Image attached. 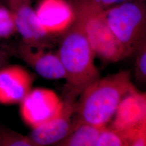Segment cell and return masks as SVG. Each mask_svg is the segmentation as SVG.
<instances>
[{
    "label": "cell",
    "instance_id": "6da1fadb",
    "mask_svg": "<svg viewBox=\"0 0 146 146\" xmlns=\"http://www.w3.org/2000/svg\"><path fill=\"white\" fill-rule=\"evenodd\" d=\"M134 88L128 71L98 78L81 93L74 121L99 127L107 126L122 101Z\"/></svg>",
    "mask_w": 146,
    "mask_h": 146
},
{
    "label": "cell",
    "instance_id": "7a4b0ae2",
    "mask_svg": "<svg viewBox=\"0 0 146 146\" xmlns=\"http://www.w3.org/2000/svg\"><path fill=\"white\" fill-rule=\"evenodd\" d=\"M58 54L66 74L67 94L78 96L100 78L96 55L76 19L64 33Z\"/></svg>",
    "mask_w": 146,
    "mask_h": 146
},
{
    "label": "cell",
    "instance_id": "3957f363",
    "mask_svg": "<svg viewBox=\"0 0 146 146\" xmlns=\"http://www.w3.org/2000/svg\"><path fill=\"white\" fill-rule=\"evenodd\" d=\"M75 19L81 23L95 55L108 62H117L127 56L98 7L89 2H72Z\"/></svg>",
    "mask_w": 146,
    "mask_h": 146
},
{
    "label": "cell",
    "instance_id": "277c9868",
    "mask_svg": "<svg viewBox=\"0 0 146 146\" xmlns=\"http://www.w3.org/2000/svg\"><path fill=\"white\" fill-rule=\"evenodd\" d=\"M103 14L110 29L128 55L135 48L143 31L141 9L133 3L123 2Z\"/></svg>",
    "mask_w": 146,
    "mask_h": 146
},
{
    "label": "cell",
    "instance_id": "5b68a950",
    "mask_svg": "<svg viewBox=\"0 0 146 146\" xmlns=\"http://www.w3.org/2000/svg\"><path fill=\"white\" fill-rule=\"evenodd\" d=\"M63 107V101L51 89L37 88L31 89L20 103L21 118L32 129L54 119Z\"/></svg>",
    "mask_w": 146,
    "mask_h": 146
},
{
    "label": "cell",
    "instance_id": "8992f818",
    "mask_svg": "<svg viewBox=\"0 0 146 146\" xmlns=\"http://www.w3.org/2000/svg\"><path fill=\"white\" fill-rule=\"evenodd\" d=\"M76 98L67 94L61 113L46 123L33 129L29 137L35 146L58 144L70 134L74 125L72 118L76 110Z\"/></svg>",
    "mask_w": 146,
    "mask_h": 146
},
{
    "label": "cell",
    "instance_id": "52a82bcc",
    "mask_svg": "<svg viewBox=\"0 0 146 146\" xmlns=\"http://www.w3.org/2000/svg\"><path fill=\"white\" fill-rule=\"evenodd\" d=\"M35 12L40 26L50 36L64 34L75 19L69 0H40Z\"/></svg>",
    "mask_w": 146,
    "mask_h": 146
},
{
    "label": "cell",
    "instance_id": "ba28073f",
    "mask_svg": "<svg viewBox=\"0 0 146 146\" xmlns=\"http://www.w3.org/2000/svg\"><path fill=\"white\" fill-rule=\"evenodd\" d=\"M33 80L31 74L20 66L0 69V104H20L31 90Z\"/></svg>",
    "mask_w": 146,
    "mask_h": 146
},
{
    "label": "cell",
    "instance_id": "9c48e42d",
    "mask_svg": "<svg viewBox=\"0 0 146 146\" xmlns=\"http://www.w3.org/2000/svg\"><path fill=\"white\" fill-rule=\"evenodd\" d=\"M31 0H22L9 9L14 16L17 31L20 34L24 43L34 48L47 47L50 36L40 26Z\"/></svg>",
    "mask_w": 146,
    "mask_h": 146
},
{
    "label": "cell",
    "instance_id": "30bf717a",
    "mask_svg": "<svg viewBox=\"0 0 146 146\" xmlns=\"http://www.w3.org/2000/svg\"><path fill=\"white\" fill-rule=\"evenodd\" d=\"M111 126L125 134L146 123V95L133 89L122 101Z\"/></svg>",
    "mask_w": 146,
    "mask_h": 146
},
{
    "label": "cell",
    "instance_id": "8fae6325",
    "mask_svg": "<svg viewBox=\"0 0 146 146\" xmlns=\"http://www.w3.org/2000/svg\"><path fill=\"white\" fill-rule=\"evenodd\" d=\"M44 49L24 43L20 48V54L21 58L43 78L66 79V72L58 53L46 52Z\"/></svg>",
    "mask_w": 146,
    "mask_h": 146
},
{
    "label": "cell",
    "instance_id": "7c38bea8",
    "mask_svg": "<svg viewBox=\"0 0 146 146\" xmlns=\"http://www.w3.org/2000/svg\"><path fill=\"white\" fill-rule=\"evenodd\" d=\"M104 127L75 121L70 134L58 146H96L100 132Z\"/></svg>",
    "mask_w": 146,
    "mask_h": 146
},
{
    "label": "cell",
    "instance_id": "4fadbf2b",
    "mask_svg": "<svg viewBox=\"0 0 146 146\" xmlns=\"http://www.w3.org/2000/svg\"><path fill=\"white\" fill-rule=\"evenodd\" d=\"M129 146V143L125 136L111 125L102 129L96 144V146Z\"/></svg>",
    "mask_w": 146,
    "mask_h": 146
},
{
    "label": "cell",
    "instance_id": "5bb4252c",
    "mask_svg": "<svg viewBox=\"0 0 146 146\" xmlns=\"http://www.w3.org/2000/svg\"><path fill=\"white\" fill-rule=\"evenodd\" d=\"M16 31L17 29L13 12L8 8L0 5V38H8Z\"/></svg>",
    "mask_w": 146,
    "mask_h": 146
},
{
    "label": "cell",
    "instance_id": "9a60e30c",
    "mask_svg": "<svg viewBox=\"0 0 146 146\" xmlns=\"http://www.w3.org/2000/svg\"><path fill=\"white\" fill-rule=\"evenodd\" d=\"M0 146H35L29 136L15 133H5L0 134Z\"/></svg>",
    "mask_w": 146,
    "mask_h": 146
},
{
    "label": "cell",
    "instance_id": "2e32d148",
    "mask_svg": "<svg viewBox=\"0 0 146 146\" xmlns=\"http://www.w3.org/2000/svg\"><path fill=\"white\" fill-rule=\"evenodd\" d=\"M135 73L137 79L146 84V42L141 47L135 61Z\"/></svg>",
    "mask_w": 146,
    "mask_h": 146
},
{
    "label": "cell",
    "instance_id": "e0dca14e",
    "mask_svg": "<svg viewBox=\"0 0 146 146\" xmlns=\"http://www.w3.org/2000/svg\"><path fill=\"white\" fill-rule=\"evenodd\" d=\"M125 0H90L89 2L96 7L100 5H119L125 2Z\"/></svg>",
    "mask_w": 146,
    "mask_h": 146
},
{
    "label": "cell",
    "instance_id": "ac0fdd59",
    "mask_svg": "<svg viewBox=\"0 0 146 146\" xmlns=\"http://www.w3.org/2000/svg\"><path fill=\"white\" fill-rule=\"evenodd\" d=\"M2 2L7 6L8 8H10L12 5H15L16 3L21 1L22 0H1Z\"/></svg>",
    "mask_w": 146,
    "mask_h": 146
},
{
    "label": "cell",
    "instance_id": "d6986e66",
    "mask_svg": "<svg viewBox=\"0 0 146 146\" xmlns=\"http://www.w3.org/2000/svg\"><path fill=\"white\" fill-rule=\"evenodd\" d=\"M1 55H0V63H1Z\"/></svg>",
    "mask_w": 146,
    "mask_h": 146
}]
</instances>
